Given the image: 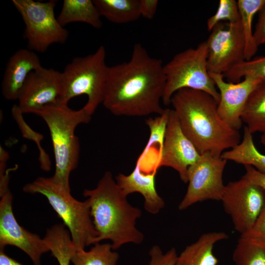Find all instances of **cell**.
I'll return each mask as SVG.
<instances>
[{"label": "cell", "instance_id": "34", "mask_svg": "<svg viewBox=\"0 0 265 265\" xmlns=\"http://www.w3.org/2000/svg\"><path fill=\"white\" fill-rule=\"evenodd\" d=\"M158 3V0H139L140 16L147 19H152L156 14Z\"/></svg>", "mask_w": 265, "mask_h": 265}, {"label": "cell", "instance_id": "3", "mask_svg": "<svg viewBox=\"0 0 265 265\" xmlns=\"http://www.w3.org/2000/svg\"><path fill=\"white\" fill-rule=\"evenodd\" d=\"M83 194L98 233L96 243L109 240L114 250L127 243L142 242L144 235L136 227L141 211L128 202L110 171L104 173L95 188L85 189Z\"/></svg>", "mask_w": 265, "mask_h": 265}, {"label": "cell", "instance_id": "28", "mask_svg": "<svg viewBox=\"0 0 265 265\" xmlns=\"http://www.w3.org/2000/svg\"><path fill=\"white\" fill-rule=\"evenodd\" d=\"M228 82L237 83L247 76L265 80V56L244 61L223 74Z\"/></svg>", "mask_w": 265, "mask_h": 265}, {"label": "cell", "instance_id": "25", "mask_svg": "<svg viewBox=\"0 0 265 265\" xmlns=\"http://www.w3.org/2000/svg\"><path fill=\"white\" fill-rule=\"evenodd\" d=\"M233 260L236 265H265V244L240 237Z\"/></svg>", "mask_w": 265, "mask_h": 265}, {"label": "cell", "instance_id": "14", "mask_svg": "<svg viewBox=\"0 0 265 265\" xmlns=\"http://www.w3.org/2000/svg\"><path fill=\"white\" fill-rule=\"evenodd\" d=\"M61 90V72L43 66L28 75L18 98L23 114L58 102Z\"/></svg>", "mask_w": 265, "mask_h": 265}, {"label": "cell", "instance_id": "10", "mask_svg": "<svg viewBox=\"0 0 265 265\" xmlns=\"http://www.w3.org/2000/svg\"><path fill=\"white\" fill-rule=\"evenodd\" d=\"M221 201L235 229L241 235L251 228L263 210L265 190L241 177L225 185Z\"/></svg>", "mask_w": 265, "mask_h": 265}, {"label": "cell", "instance_id": "4", "mask_svg": "<svg viewBox=\"0 0 265 265\" xmlns=\"http://www.w3.org/2000/svg\"><path fill=\"white\" fill-rule=\"evenodd\" d=\"M31 113L41 117L50 131L55 159V171L51 178L70 192V175L78 166L80 152L75 130L79 125L89 123L91 115L84 107L74 110L60 102L46 105Z\"/></svg>", "mask_w": 265, "mask_h": 265}, {"label": "cell", "instance_id": "27", "mask_svg": "<svg viewBox=\"0 0 265 265\" xmlns=\"http://www.w3.org/2000/svg\"><path fill=\"white\" fill-rule=\"evenodd\" d=\"M13 119L17 124L23 137L33 141L36 144L39 152V161L41 168L49 171L51 168V162L49 156L44 151L41 145L43 135L33 131L26 123L23 117V113L18 105H14L11 109Z\"/></svg>", "mask_w": 265, "mask_h": 265}, {"label": "cell", "instance_id": "31", "mask_svg": "<svg viewBox=\"0 0 265 265\" xmlns=\"http://www.w3.org/2000/svg\"><path fill=\"white\" fill-rule=\"evenodd\" d=\"M240 237L260 243L265 242V206L251 228Z\"/></svg>", "mask_w": 265, "mask_h": 265}, {"label": "cell", "instance_id": "37", "mask_svg": "<svg viewBox=\"0 0 265 265\" xmlns=\"http://www.w3.org/2000/svg\"><path fill=\"white\" fill-rule=\"evenodd\" d=\"M261 136V142L262 144L265 145V130L262 133Z\"/></svg>", "mask_w": 265, "mask_h": 265}, {"label": "cell", "instance_id": "29", "mask_svg": "<svg viewBox=\"0 0 265 265\" xmlns=\"http://www.w3.org/2000/svg\"><path fill=\"white\" fill-rule=\"evenodd\" d=\"M240 19L238 1L235 0H220L216 12L207 20V29L211 31L220 22H236Z\"/></svg>", "mask_w": 265, "mask_h": 265}, {"label": "cell", "instance_id": "16", "mask_svg": "<svg viewBox=\"0 0 265 265\" xmlns=\"http://www.w3.org/2000/svg\"><path fill=\"white\" fill-rule=\"evenodd\" d=\"M42 67L34 52L26 49L17 51L9 59L1 82L3 97L7 100H18L29 74Z\"/></svg>", "mask_w": 265, "mask_h": 265}, {"label": "cell", "instance_id": "21", "mask_svg": "<svg viewBox=\"0 0 265 265\" xmlns=\"http://www.w3.org/2000/svg\"><path fill=\"white\" fill-rule=\"evenodd\" d=\"M100 15L115 24H125L141 17L139 0H93Z\"/></svg>", "mask_w": 265, "mask_h": 265}, {"label": "cell", "instance_id": "9", "mask_svg": "<svg viewBox=\"0 0 265 265\" xmlns=\"http://www.w3.org/2000/svg\"><path fill=\"white\" fill-rule=\"evenodd\" d=\"M227 161L221 156L210 153L201 154L198 159L188 168L186 192L178 206L184 210L193 204L205 200L221 201L225 188L223 174Z\"/></svg>", "mask_w": 265, "mask_h": 265}, {"label": "cell", "instance_id": "35", "mask_svg": "<svg viewBox=\"0 0 265 265\" xmlns=\"http://www.w3.org/2000/svg\"><path fill=\"white\" fill-rule=\"evenodd\" d=\"M0 153V177H1L4 175L6 172V164L9 156L8 152L1 146Z\"/></svg>", "mask_w": 265, "mask_h": 265}, {"label": "cell", "instance_id": "18", "mask_svg": "<svg viewBox=\"0 0 265 265\" xmlns=\"http://www.w3.org/2000/svg\"><path fill=\"white\" fill-rule=\"evenodd\" d=\"M228 238V235L224 232L204 233L178 256L175 265H217L218 260L213 252L214 246Z\"/></svg>", "mask_w": 265, "mask_h": 265}, {"label": "cell", "instance_id": "1", "mask_svg": "<svg viewBox=\"0 0 265 265\" xmlns=\"http://www.w3.org/2000/svg\"><path fill=\"white\" fill-rule=\"evenodd\" d=\"M165 86L161 60L137 43L128 61L109 67L102 104L116 116L161 115Z\"/></svg>", "mask_w": 265, "mask_h": 265}, {"label": "cell", "instance_id": "26", "mask_svg": "<svg viewBox=\"0 0 265 265\" xmlns=\"http://www.w3.org/2000/svg\"><path fill=\"white\" fill-rule=\"evenodd\" d=\"M53 256L59 265H69L71 259L77 251L70 235L65 231H57L50 234L46 239Z\"/></svg>", "mask_w": 265, "mask_h": 265}, {"label": "cell", "instance_id": "12", "mask_svg": "<svg viewBox=\"0 0 265 265\" xmlns=\"http://www.w3.org/2000/svg\"><path fill=\"white\" fill-rule=\"evenodd\" d=\"M0 196V250H4L7 245L14 246L26 253L34 265H41V256L50 251L45 240L17 222L12 211L13 196L9 190Z\"/></svg>", "mask_w": 265, "mask_h": 265}, {"label": "cell", "instance_id": "20", "mask_svg": "<svg viewBox=\"0 0 265 265\" xmlns=\"http://www.w3.org/2000/svg\"><path fill=\"white\" fill-rule=\"evenodd\" d=\"M252 134L245 126L242 140L233 148L224 152L221 157L226 160H231L244 166L250 165L265 173V155L257 149Z\"/></svg>", "mask_w": 265, "mask_h": 265}, {"label": "cell", "instance_id": "23", "mask_svg": "<svg viewBox=\"0 0 265 265\" xmlns=\"http://www.w3.org/2000/svg\"><path fill=\"white\" fill-rule=\"evenodd\" d=\"M238 4L240 19L244 40V58L250 60L256 54L258 46L257 45L252 30L254 17L262 7L265 0H238Z\"/></svg>", "mask_w": 265, "mask_h": 265}, {"label": "cell", "instance_id": "15", "mask_svg": "<svg viewBox=\"0 0 265 265\" xmlns=\"http://www.w3.org/2000/svg\"><path fill=\"white\" fill-rule=\"evenodd\" d=\"M219 93L218 112L221 118L232 128L239 130L241 116L252 91L262 80L247 76L237 83L226 81L223 74L210 73Z\"/></svg>", "mask_w": 265, "mask_h": 265}, {"label": "cell", "instance_id": "32", "mask_svg": "<svg viewBox=\"0 0 265 265\" xmlns=\"http://www.w3.org/2000/svg\"><path fill=\"white\" fill-rule=\"evenodd\" d=\"M258 14L254 37L256 43L259 47L265 44V3L258 12Z\"/></svg>", "mask_w": 265, "mask_h": 265}, {"label": "cell", "instance_id": "36", "mask_svg": "<svg viewBox=\"0 0 265 265\" xmlns=\"http://www.w3.org/2000/svg\"><path fill=\"white\" fill-rule=\"evenodd\" d=\"M0 265H23L8 256L4 252V250H0Z\"/></svg>", "mask_w": 265, "mask_h": 265}, {"label": "cell", "instance_id": "13", "mask_svg": "<svg viewBox=\"0 0 265 265\" xmlns=\"http://www.w3.org/2000/svg\"><path fill=\"white\" fill-rule=\"evenodd\" d=\"M201 154L182 131L176 113L169 109L165 133L158 168L169 167L176 170L184 183H187L188 168Z\"/></svg>", "mask_w": 265, "mask_h": 265}, {"label": "cell", "instance_id": "5", "mask_svg": "<svg viewBox=\"0 0 265 265\" xmlns=\"http://www.w3.org/2000/svg\"><path fill=\"white\" fill-rule=\"evenodd\" d=\"M25 192L44 195L68 228L77 250L96 243L98 233L94 225L88 201L75 199L51 177H40L23 188Z\"/></svg>", "mask_w": 265, "mask_h": 265}, {"label": "cell", "instance_id": "19", "mask_svg": "<svg viewBox=\"0 0 265 265\" xmlns=\"http://www.w3.org/2000/svg\"><path fill=\"white\" fill-rule=\"evenodd\" d=\"M99 11L92 0H64L57 20L63 27L74 22L88 24L100 28L102 22Z\"/></svg>", "mask_w": 265, "mask_h": 265}, {"label": "cell", "instance_id": "6", "mask_svg": "<svg viewBox=\"0 0 265 265\" xmlns=\"http://www.w3.org/2000/svg\"><path fill=\"white\" fill-rule=\"evenodd\" d=\"M106 58L103 45L93 53L74 57L61 72L58 102L68 104L71 99L86 95L87 101L83 107L92 116L103 101L109 68Z\"/></svg>", "mask_w": 265, "mask_h": 265}, {"label": "cell", "instance_id": "33", "mask_svg": "<svg viewBox=\"0 0 265 265\" xmlns=\"http://www.w3.org/2000/svg\"><path fill=\"white\" fill-rule=\"evenodd\" d=\"M245 173L242 177L265 190V173L261 172L250 165H245Z\"/></svg>", "mask_w": 265, "mask_h": 265}, {"label": "cell", "instance_id": "8", "mask_svg": "<svg viewBox=\"0 0 265 265\" xmlns=\"http://www.w3.org/2000/svg\"><path fill=\"white\" fill-rule=\"evenodd\" d=\"M57 1L12 0L25 26L24 36L31 50L44 53L53 44H64L69 36L68 30L55 17Z\"/></svg>", "mask_w": 265, "mask_h": 265}, {"label": "cell", "instance_id": "24", "mask_svg": "<svg viewBox=\"0 0 265 265\" xmlns=\"http://www.w3.org/2000/svg\"><path fill=\"white\" fill-rule=\"evenodd\" d=\"M111 243H96L90 250H77L71 259L74 265H116L119 254Z\"/></svg>", "mask_w": 265, "mask_h": 265}, {"label": "cell", "instance_id": "2", "mask_svg": "<svg viewBox=\"0 0 265 265\" xmlns=\"http://www.w3.org/2000/svg\"><path fill=\"white\" fill-rule=\"evenodd\" d=\"M170 104L182 131L200 154L221 156L240 142L239 131L221 118L218 102L207 93L181 89L172 96Z\"/></svg>", "mask_w": 265, "mask_h": 265}, {"label": "cell", "instance_id": "17", "mask_svg": "<svg viewBox=\"0 0 265 265\" xmlns=\"http://www.w3.org/2000/svg\"><path fill=\"white\" fill-rule=\"evenodd\" d=\"M157 170L144 173L138 160L133 170L129 175L119 173L115 180L123 192L127 196L134 192L141 194L144 198V207L150 213L155 214L165 206L164 200L158 194L156 188Z\"/></svg>", "mask_w": 265, "mask_h": 265}, {"label": "cell", "instance_id": "11", "mask_svg": "<svg viewBox=\"0 0 265 265\" xmlns=\"http://www.w3.org/2000/svg\"><path fill=\"white\" fill-rule=\"evenodd\" d=\"M209 73L224 74L245 61V44L240 19L217 24L206 40Z\"/></svg>", "mask_w": 265, "mask_h": 265}, {"label": "cell", "instance_id": "38", "mask_svg": "<svg viewBox=\"0 0 265 265\" xmlns=\"http://www.w3.org/2000/svg\"><path fill=\"white\" fill-rule=\"evenodd\" d=\"M264 243V244H265V242H264V243Z\"/></svg>", "mask_w": 265, "mask_h": 265}, {"label": "cell", "instance_id": "22", "mask_svg": "<svg viewBox=\"0 0 265 265\" xmlns=\"http://www.w3.org/2000/svg\"><path fill=\"white\" fill-rule=\"evenodd\" d=\"M241 119L252 133H262L265 130V80H262L251 93Z\"/></svg>", "mask_w": 265, "mask_h": 265}, {"label": "cell", "instance_id": "7", "mask_svg": "<svg viewBox=\"0 0 265 265\" xmlns=\"http://www.w3.org/2000/svg\"><path fill=\"white\" fill-rule=\"evenodd\" d=\"M207 56L205 41L177 53L164 65L165 86L162 102L164 105H170L172 96L183 88L205 92L218 103L219 93L209 72Z\"/></svg>", "mask_w": 265, "mask_h": 265}, {"label": "cell", "instance_id": "30", "mask_svg": "<svg viewBox=\"0 0 265 265\" xmlns=\"http://www.w3.org/2000/svg\"><path fill=\"white\" fill-rule=\"evenodd\" d=\"M150 261L149 265H175L178 257L177 251L173 247L163 253L160 247L155 245L149 250Z\"/></svg>", "mask_w": 265, "mask_h": 265}]
</instances>
